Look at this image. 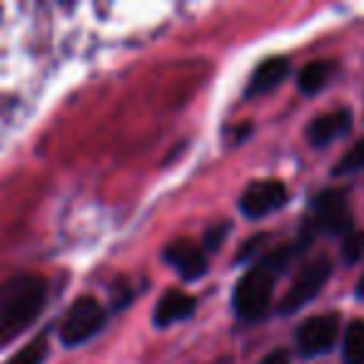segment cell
<instances>
[{"label":"cell","mask_w":364,"mask_h":364,"mask_svg":"<svg viewBox=\"0 0 364 364\" xmlns=\"http://www.w3.org/2000/svg\"><path fill=\"white\" fill-rule=\"evenodd\" d=\"M48 357V339L38 337L33 342H28L26 347H21L6 364H43Z\"/></svg>","instance_id":"cell-14"},{"label":"cell","mask_w":364,"mask_h":364,"mask_svg":"<svg viewBox=\"0 0 364 364\" xmlns=\"http://www.w3.org/2000/svg\"><path fill=\"white\" fill-rule=\"evenodd\" d=\"M102 327H105L102 304L92 297H80L68 309L58 334H60V342L65 347H77V344H85L90 337H95Z\"/></svg>","instance_id":"cell-4"},{"label":"cell","mask_w":364,"mask_h":364,"mask_svg":"<svg viewBox=\"0 0 364 364\" xmlns=\"http://www.w3.org/2000/svg\"><path fill=\"white\" fill-rule=\"evenodd\" d=\"M193 312H195V297L180 292V289H167L160 302H157L152 322H155V327L165 329V327H170V324L188 319Z\"/></svg>","instance_id":"cell-10"},{"label":"cell","mask_w":364,"mask_h":364,"mask_svg":"<svg viewBox=\"0 0 364 364\" xmlns=\"http://www.w3.org/2000/svg\"><path fill=\"white\" fill-rule=\"evenodd\" d=\"M352 130V112L349 110H334L314 117L307 125V140L312 147H327L334 140Z\"/></svg>","instance_id":"cell-9"},{"label":"cell","mask_w":364,"mask_h":364,"mask_svg":"<svg viewBox=\"0 0 364 364\" xmlns=\"http://www.w3.org/2000/svg\"><path fill=\"white\" fill-rule=\"evenodd\" d=\"M48 284L38 274H16L0 284V347L23 334L43 312Z\"/></svg>","instance_id":"cell-1"},{"label":"cell","mask_w":364,"mask_h":364,"mask_svg":"<svg viewBox=\"0 0 364 364\" xmlns=\"http://www.w3.org/2000/svg\"><path fill=\"white\" fill-rule=\"evenodd\" d=\"M289 73V63L284 58H267L257 65V70L252 73L247 85V97L267 95L277 85H282V80Z\"/></svg>","instance_id":"cell-11"},{"label":"cell","mask_w":364,"mask_h":364,"mask_svg":"<svg viewBox=\"0 0 364 364\" xmlns=\"http://www.w3.org/2000/svg\"><path fill=\"white\" fill-rule=\"evenodd\" d=\"M230 230V225H220V228H213L210 230L208 235H205V245H208V247H220V245H223V235L228 232Z\"/></svg>","instance_id":"cell-17"},{"label":"cell","mask_w":364,"mask_h":364,"mask_svg":"<svg viewBox=\"0 0 364 364\" xmlns=\"http://www.w3.org/2000/svg\"><path fill=\"white\" fill-rule=\"evenodd\" d=\"M357 297L364 299V274H362V279H359V284H357Z\"/></svg>","instance_id":"cell-19"},{"label":"cell","mask_w":364,"mask_h":364,"mask_svg":"<svg viewBox=\"0 0 364 364\" xmlns=\"http://www.w3.org/2000/svg\"><path fill=\"white\" fill-rule=\"evenodd\" d=\"M165 262L180 274L182 279L195 282L208 272V257H205V250L200 245L190 242V240H175L165 247L162 252Z\"/></svg>","instance_id":"cell-8"},{"label":"cell","mask_w":364,"mask_h":364,"mask_svg":"<svg viewBox=\"0 0 364 364\" xmlns=\"http://www.w3.org/2000/svg\"><path fill=\"white\" fill-rule=\"evenodd\" d=\"M349 228H352V215H349L347 195L342 190H324L312 200V218L304 225L302 245H309L317 232L347 237Z\"/></svg>","instance_id":"cell-3"},{"label":"cell","mask_w":364,"mask_h":364,"mask_svg":"<svg viewBox=\"0 0 364 364\" xmlns=\"http://www.w3.org/2000/svg\"><path fill=\"white\" fill-rule=\"evenodd\" d=\"M287 203V188L279 180H257L247 185V190L240 198V210L245 218L259 220L264 215L274 213Z\"/></svg>","instance_id":"cell-7"},{"label":"cell","mask_w":364,"mask_h":364,"mask_svg":"<svg viewBox=\"0 0 364 364\" xmlns=\"http://www.w3.org/2000/svg\"><path fill=\"white\" fill-rule=\"evenodd\" d=\"M357 170H364V137L354 142L352 150L339 160V165L334 167V175H347V172H357Z\"/></svg>","instance_id":"cell-15"},{"label":"cell","mask_w":364,"mask_h":364,"mask_svg":"<svg viewBox=\"0 0 364 364\" xmlns=\"http://www.w3.org/2000/svg\"><path fill=\"white\" fill-rule=\"evenodd\" d=\"M344 364H364V322H349L344 334Z\"/></svg>","instance_id":"cell-13"},{"label":"cell","mask_w":364,"mask_h":364,"mask_svg":"<svg viewBox=\"0 0 364 364\" xmlns=\"http://www.w3.org/2000/svg\"><path fill=\"white\" fill-rule=\"evenodd\" d=\"M259 364H289V352L287 349H274Z\"/></svg>","instance_id":"cell-18"},{"label":"cell","mask_w":364,"mask_h":364,"mask_svg":"<svg viewBox=\"0 0 364 364\" xmlns=\"http://www.w3.org/2000/svg\"><path fill=\"white\" fill-rule=\"evenodd\" d=\"M329 274H332V259L329 257H317L309 264H304L299 269L297 279L292 282V287L287 289V294L279 302V314H292L312 302L327 284Z\"/></svg>","instance_id":"cell-5"},{"label":"cell","mask_w":364,"mask_h":364,"mask_svg":"<svg viewBox=\"0 0 364 364\" xmlns=\"http://www.w3.org/2000/svg\"><path fill=\"white\" fill-rule=\"evenodd\" d=\"M364 257V232H349L342 242V259L347 264H354Z\"/></svg>","instance_id":"cell-16"},{"label":"cell","mask_w":364,"mask_h":364,"mask_svg":"<svg viewBox=\"0 0 364 364\" xmlns=\"http://www.w3.org/2000/svg\"><path fill=\"white\" fill-rule=\"evenodd\" d=\"M339 317L337 314H317L299 324L297 329V347L304 357H319L329 352L337 342Z\"/></svg>","instance_id":"cell-6"},{"label":"cell","mask_w":364,"mask_h":364,"mask_svg":"<svg viewBox=\"0 0 364 364\" xmlns=\"http://www.w3.org/2000/svg\"><path fill=\"white\" fill-rule=\"evenodd\" d=\"M289 257H292V250L289 247L274 250L272 255H267L262 262L255 264V267L237 282L235 294H232V304H235V312H237L245 322H259V319L267 314L269 304H272L277 274L287 267Z\"/></svg>","instance_id":"cell-2"},{"label":"cell","mask_w":364,"mask_h":364,"mask_svg":"<svg viewBox=\"0 0 364 364\" xmlns=\"http://www.w3.org/2000/svg\"><path fill=\"white\" fill-rule=\"evenodd\" d=\"M332 73H334V65L327 60H314L309 65L302 68L299 73V90L304 95H317L322 87H327V82L332 80Z\"/></svg>","instance_id":"cell-12"}]
</instances>
